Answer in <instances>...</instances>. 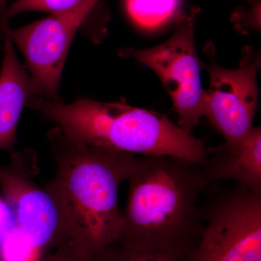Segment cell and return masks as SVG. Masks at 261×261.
I'll return each instance as SVG.
<instances>
[{"label": "cell", "mask_w": 261, "mask_h": 261, "mask_svg": "<svg viewBox=\"0 0 261 261\" xmlns=\"http://www.w3.org/2000/svg\"><path fill=\"white\" fill-rule=\"evenodd\" d=\"M112 243L190 261L203 232L200 202L212 180L205 166L173 155L137 156Z\"/></svg>", "instance_id": "6da1fadb"}, {"label": "cell", "mask_w": 261, "mask_h": 261, "mask_svg": "<svg viewBox=\"0 0 261 261\" xmlns=\"http://www.w3.org/2000/svg\"><path fill=\"white\" fill-rule=\"evenodd\" d=\"M47 137L56 173L45 187L59 205L70 242L92 249L112 243L121 224L120 185L138 155L82 145L58 126Z\"/></svg>", "instance_id": "7a4b0ae2"}, {"label": "cell", "mask_w": 261, "mask_h": 261, "mask_svg": "<svg viewBox=\"0 0 261 261\" xmlns=\"http://www.w3.org/2000/svg\"><path fill=\"white\" fill-rule=\"evenodd\" d=\"M27 107L54 122L72 140L89 146L140 155H173L205 166L202 141L167 117L125 102L81 98L65 103L34 96Z\"/></svg>", "instance_id": "3957f363"}, {"label": "cell", "mask_w": 261, "mask_h": 261, "mask_svg": "<svg viewBox=\"0 0 261 261\" xmlns=\"http://www.w3.org/2000/svg\"><path fill=\"white\" fill-rule=\"evenodd\" d=\"M200 208L205 227L190 261H261V193L213 181Z\"/></svg>", "instance_id": "277c9868"}, {"label": "cell", "mask_w": 261, "mask_h": 261, "mask_svg": "<svg viewBox=\"0 0 261 261\" xmlns=\"http://www.w3.org/2000/svg\"><path fill=\"white\" fill-rule=\"evenodd\" d=\"M200 10L180 13L175 20L176 32L156 47L123 48L118 55L132 58L155 72L172 99L178 116V126L191 134L204 116L205 91L201 82V63L196 51L195 24Z\"/></svg>", "instance_id": "5b68a950"}, {"label": "cell", "mask_w": 261, "mask_h": 261, "mask_svg": "<svg viewBox=\"0 0 261 261\" xmlns=\"http://www.w3.org/2000/svg\"><path fill=\"white\" fill-rule=\"evenodd\" d=\"M38 171L35 152H14L8 165L0 166V189L19 229L43 255L70 240L56 199L34 181Z\"/></svg>", "instance_id": "8992f818"}, {"label": "cell", "mask_w": 261, "mask_h": 261, "mask_svg": "<svg viewBox=\"0 0 261 261\" xmlns=\"http://www.w3.org/2000/svg\"><path fill=\"white\" fill-rule=\"evenodd\" d=\"M205 51L211 63H201L210 76V86L205 91L204 116L224 137L225 143L233 145L244 140L254 128L260 54L246 47L238 68L228 69L215 59L216 49L212 43L205 46Z\"/></svg>", "instance_id": "52a82bcc"}, {"label": "cell", "mask_w": 261, "mask_h": 261, "mask_svg": "<svg viewBox=\"0 0 261 261\" xmlns=\"http://www.w3.org/2000/svg\"><path fill=\"white\" fill-rule=\"evenodd\" d=\"M101 0H82L73 9L51 15L20 28L5 29L2 35L18 46L33 78L46 97L57 99L65 60L75 33Z\"/></svg>", "instance_id": "ba28073f"}, {"label": "cell", "mask_w": 261, "mask_h": 261, "mask_svg": "<svg viewBox=\"0 0 261 261\" xmlns=\"http://www.w3.org/2000/svg\"><path fill=\"white\" fill-rule=\"evenodd\" d=\"M4 39V57L0 69V150H11L23 108L32 97H46V94L20 63L12 41L8 37Z\"/></svg>", "instance_id": "9c48e42d"}, {"label": "cell", "mask_w": 261, "mask_h": 261, "mask_svg": "<svg viewBox=\"0 0 261 261\" xmlns=\"http://www.w3.org/2000/svg\"><path fill=\"white\" fill-rule=\"evenodd\" d=\"M205 168L212 181L232 180L252 192L261 193L260 127H254L238 143H224L207 150Z\"/></svg>", "instance_id": "30bf717a"}, {"label": "cell", "mask_w": 261, "mask_h": 261, "mask_svg": "<svg viewBox=\"0 0 261 261\" xmlns=\"http://www.w3.org/2000/svg\"><path fill=\"white\" fill-rule=\"evenodd\" d=\"M127 13L146 30L161 28L181 13V0H125Z\"/></svg>", "instance_id": "8fae6325"}, {"label": "cell", "mask_w": 261, "mask_h": 261, "mask_svg": "<svg viewBox=\"0 0 261 261\" xmlns=\"http://www.w3.org/2000/svg\"><path fill=\"white\" fill-rule=\"evenodd\" d=\"M94 261H179L176 257L161 251H146L111 243L102 247Z\"/></svg>", "instance_id": "7c38bea8"}, {"label": "cell", "mask_w": 261, "mask_h": 261, "mask_svg": "<svg viewBox=\"0 0 261 261\" xmlns=\"http://www.w3.org/2000/svg\"><path fill=\"white\" fill-rule=\"evenodd\" d=\"M82 0H16L8 8V18L29 11L58 15L73 9Z\"/></svg>", "instance_id": "4fadbf2b"}, {"label": "cell", "mask_w": 261, "mask_h": 261, "mask_svg": "<svg viewBox=\"0 0 261 261\" xmlns=\"http://www.w3.org/2000/svg\"><path fill=\"white\" fill-rule=\"evenodd\" d=\"M98 251L68 242L44 254L41 261H94Z\"/></svg>", "instance_id": "5bb4252c"}, {"label": "cell", "mask_w": 261, "mask_h": 261, "mask_svg": "<svg viewBox=\"0 0 261 261\" xmlns=\"http://www.w3.org/2000/svg\"><path fill=\"white\" fill-rule=\"evenodd\" d=\"M3 29V24L2 23L1 20H0V34H1L2 30Z\"/></svg>", "instance_id": "9a60e30c"}]
</instances>
